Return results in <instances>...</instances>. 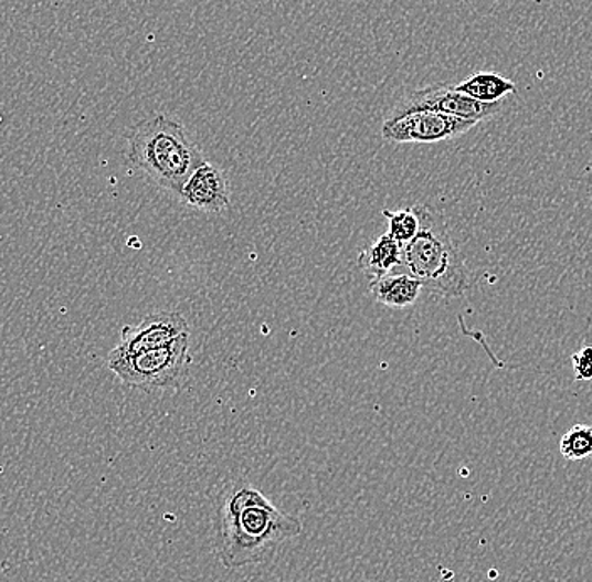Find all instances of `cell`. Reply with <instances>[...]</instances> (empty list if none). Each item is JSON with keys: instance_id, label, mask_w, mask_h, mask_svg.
<instances>
[{"instance_id": "1", "label": "cell", "mask_w": 592, "mask_h": 582, "mask_svg": "<svg viewBox=\"0 0 592 582\" xmlns=\"http://www.w3.org/2000/svg\"><path fill=\"white\" fill-rule=\"evenodd\" d=\"M127 157L154 184L177 198L192 172L205 162L183 125L163 114L135 125L128 137Z\"/></svg>"}, {"instance_id": "2", "label": "cell", "mask_w": 592, "mask_h": 582, "mask_svg": "<svg viewBox=\"0 0 592 582\" xmlns=\"http://www.w3.org/2000/svg\"><path fill=\"white\" fill-rule=\"evenodd\" d=\"M420 215L416 237L402 246V265L424 288L446 298H458L469 288V273L443 215L426 205H414Z\"/></svg>"}, {"instance_id": "3", "label": "cell", "mask_w": 592, "mask_h": 582, "mask_svg": "<svg viewBox=\"0 0 592 582\" xmlns=\"http://www.w3.org/2000/svg\"><path fill=\"white\" fill-rule=\"evenodd\" d=\"M304 523L269 501L215 522V551L224 568L241 569L268 561L279 546L300 536Z\"/></svg>"}, {"instance_id": "4", "label": "cell", "mask_w": 592, "mask_h": 582, "mask_svg": "<svg viewBox=\"0 0 592 582\" xmlns=\"http://www.w3.org/2000/svg\"><path fill=\"white\" fill-rule=\"evenodd\" d=\"M189 347L191 339L189 334H186L160 349L148 350L138 356L115 357L108 353L106 366L130 388L147 392L166 391L177 388L188 372L191 362Z\"/></svg>"}, {"instance_id": "5", "label": "cell", "mask_w": 592, "mask_h": 582, "mask_svg": "<svg viewBox=\"0 0 592 582\" xmlns=\"http://www.w3.org/2000/svg\"><path fill=\"white\" fill-rule=\"evenodd\" d=\"M476 125L437 112L413 110L391 114L382 124L381 134L391 144H437L465 135Z\"/></svg>"}, {"instance_id": "6", "label": "cell", "mask_w": 592, "mask_h": 582, "mask_svg": "<svg viewBox=\"0 0 592 582\" xmlns=\"http://www.w3.org/2000/svg\"><path fill=\"white\" fill-rule=\"evenodd\" d=\"M431 110L462 120L479 121L490 120L501 110L500 103H482L465 93L458 92L456 86L433 85L417 89L398 103L392 114L402 112Z\"/></svg>"}, {"instance_id": "7", "label": "cell", "mask_w": 592, "mask_h": 582, "mask_svg": "<svg viewBox=\"0 0 592 582\" xmlns=\"http://www.w3.org/2000/svg\"><path fill=\"white\" fill-rule=\"evenodd\" d=\"M186 334H189V325L179 311H156L147 315L138 325L124 327L120 343L109 356H138L148 350L160 349Z\"/></svg>"}, {"instance_id": "8", "label": "cell", "mask_w": 592, "mask_h": 582, "mask_svg": "<svg viewBox=\"0 0 592 582\" xmlns=\"http://www.w3.org/2000/svg\"><path fill=\"white\" fill-rule=\"evenodd\" d=\"M179 198L183 204L202 212L226 211L231 205L226 177L208 160L192 172Z\"/></svg>"}, {"instance_id": "9", "label": "cell", "mask_w": 592, "mask_h": 582, "mask_svg": "<svg viewBox=\"0 0 592 582\" xmlns=\"http://www.w3.org/2000/svg\"><path fill=\"white\" fill-rule=\"evenodd\" d=\"M369 288L379 304L389 308H408L416 304L424 286L408 273H389L382 278L372 279Z\"/></svg>"}, {"instance_id": "10", "label": "cell", "mask_w": 592, "mask_h": 582, "mask_svg": "<svg viewBox=\"0 0 592 582\" xmlns=\"http://www.w3.org/2000/svg\"><path fill=\"white\" fill-rule=\"evenodd\" d=\"M401 265L402 244L389 233L379 236L374 244L359 254V268L372 279L382 278Z\"/></svg>"}, {"instance_id": "11", "label": "cell", "mask_w": 592, "mask_h": 582, "mask_svg": "<svg viewBox=\"0 0 592 582\" xmlns=\"http://www.w3.org/2000/svg\"><path fill=\"white\" fill-rule=\"evenodd\" d=\"M456 89L482 103H500L505 96L515 93L517 86L497 73H475L456 85Z\"/></svg>"}, {"instance_id": "12", "label": "cell", "mask_w": 592, "mask_h": 582, "mask_svg": "<svg viewBox=\"0 0 592 582\" xmlns=\"http://www.w3.org/2000/svg\"><path fill=\"white\" fill-rule=\"evenodd\" d=\"M561 453L565 459L581 462L592 458V426L575 424L561 440Z\"/></svg>"}, {"instance_id": "13", "label": "cell", "mask_w": 592, "mask_h": 582, "mask_svg": "<svg viewBox=\"0 0 592 582\" xmlns=\"http://www.w3.org/2000/svg\"><path fill=\"white\" fill-rule=\"evenodd\" d=\"M382 214L389 220L388 233L391 234L398 243H401L402 246L416 237L421 226L420 215H417L416 208L401 209V211L398 212L384 209Z\"/></svg>"}, {"instance_id": "14", "label": "cell", "mask_w": 592, "mask_h": 582, "mask_svg": "<svg viewBox=\"0 0 592 582\" xmlns=\"http://www.w3.org/2000/svg\"><path fill=\"white\" fill-rule=\"evenodd\" d=\"M575 381H592V346L582 347L572 356Z\"/></svg>"}]
</instances>
